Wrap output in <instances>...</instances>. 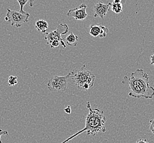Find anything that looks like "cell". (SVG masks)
Segmentation results:
<instances>
[{"instance_id": "cell-1", "label": "cell", "mask_w": 154, "mask_h": 143, "mask_svg": "<svg viewBox=\"0 0 154 143\" xmlns=\"http://www.w3.org/2000/svg\"><path fill=\"white\" fill-rule=\"evenodd\" d=\"M149 75L142 69H138L131 73V77L125 76L123 84H128V95L135 98L151 99L154 96V88L149 84Z\"/></svg>"}, {"instance_id": "cell-2", "label": "cell", "mask_w": 154, "mask_h": 143, "mask_svg": "<svg viewBox=\"0 0 154 143\" xmlns=\"http://www.w3.org/2000/svg\"><path fill=\"white\" fill-rule=\"evenodd\" d=\"M87 107L89 110V113L87 116L85 127L71 137L68 138L62 143H67L85 131H86L87 135L91 134L93 136L96 135L100 132L103 133H105L106 132V129L105 125L106 122V118L104 115V111L99 109H92L91 103L89 101L87 102Z\"/></svg>"}, {"instance_id": "cell-3", "label": "cell", "mask_w": 154, "mask_h": 143, "mask_svg": "<svg viewBox=\"0 0 154 143\" xmlns=\"http://www.w3.org/2000/svg\"><path fill=\"white\" fill-rule=\"evenodd\" d=\"M67 76L72 80L79 90L85 91L92 87L96 78L95 75L88 71L85 65L77 71L69 73Z\"/></svg>"}, {"instance_id": "cell-4", "label": "cell", "mask_w": 154, "mask_h": 143, "mask_svg": "<svg viewBox=\"0 0 154 143\" xmlns=\"http://www.w3.org/2000/svg\"><path fill=\"white\" fill-rule=\"evenodd\" d=\"M69 32V27L66 24H60L58 26L57 29L54 31H51L49 33H47L45 36V40L46 41L47 44H51L53 40H58L60 41V44L64 48H66V45L64 42V39L62 38L61 35L67 34Z\"/></svg>"}, {"instance_id": "cell-5", "label": "cell", "mask_w": 154, "mask_h": 143, "mask_svg": "<svg viewBox=\"0 0 154 143\" xmlns=\"http://www.w3.org/2000/svg\"><path fill=\"white\" fill-rule=\"evenodd\" d=\"M7 13L5 20L8 22H11V25H15L17 28H20L23 24L26 23L30 16L29 13L26 14H23L19 12H17L9 8L7 9Z\"/></svg>"}, {"instance_id": "cell-6", "label": "cell", "mask_w": 154, "mask_h": 143, "mask_svg": "<svg viewBox=\"0 0 154 143\" xmlns=\"http://www.w3.org/2000/svg\"><path fill=\"white\" fill-rule=\"evenodd\" d=\"M68 76L59 77L54 75L48 81L47 87L51 91H64L67 89Z\"/></svg>"}, {"instance_id": "cell-7", "label": "cell", "mask_w": 154, "mask_h": 143, "mask_svg": "<svg viewBox=\"0 0 154 143\" xmlns=\"http://www.w3.org/2000/svg\"><path fill=\"white\" fill-rule=\"evenodd\" d=\"M87 7V5L82 4L77 8L70 9L67 13V16L69 17H73L76 20H84L88 16L86 12Z\"/></svg>"}, {"instance_id": "cell-8", "label": "cell", "mask_w": 154, "mask_h": 143, "mask_svg": "<svg viewBox=\"0 0 154 143\" xmlns=\"http://www.w3.org/2000/svg\"><path fill=\"white\" fill-rule=\"evenodd\" d=\"M110 9V3L104 4L101 1L98 2L93 7V11L94 12V17H100L104 18L105 15Z\"/></svg>"}, {"instance_id": "cell-9", "label": "cell", "mask_w": 154, "mask_h": 143, "mask_svg": "<svg viewBox=\"0 0 154 143\" xmlns=\"http://www.w3.org/2000/svg\"><path fill=\"white\" fill-rule=\"evenodd\" d=\"M35 27L38 32L41 33H45L46 32L48 28V24L45 20H38L35 23Z\"/></svg>"}, {"instance_id": "cell-10", "label": "cell", "mask_w": 154, "mask_h": 143, "mask_svg": "<svg viewBox=\"0 0 154 143\" xmlns=\"http://www.w3.org/2000/svg\"><path fill=\"white\" fill-rule=\"evenodd\" d=\"M122 9L123 6L121 0H115L112 3H110V11H112L115 13H120L121 12H122Z\"/></svg>"}, {"instance_id": "cell-11", "label": "cell", "mask_w": 154, "mask_h": 143, "mask_svg": "<svg viewBox=\"0 0 154 143\" xmlns=\"http://www.w3.org/2000/svg\"><path fill=\"white\" fill-rule=\"evenodd\" d=\"M65 41L69 46L72 47L76 46L79 41V37L77 35L74 34L72 32H71L70 35H69L66 37Z\"/></svg>"}, {"instance_id": "cell-12", "label": "cell", "mask_w": 154, "mask_h": 143, "mask_svg": "<svg viewBox=\"0 0 154 143\" xmlns=\"http://www.w3.org/2000/svg\"><path fill=\"white\" fill-rule=\"evenodd\" d=\"M100 32V25H92L89 28V34L93 37H98Z\"/></svg>"}, {"instance_id": "cell-13", "label": "cell", "mask_w": 154, "mask_h": 143, "mask_svg": "<svg viewBox=\"0 0 154 143\" xmlns=\"http://www.w3.org/2000/svg\"><path fill=\"white\" fill-rule=\"evenodd\" d=\"M100 32L99 37L100 38H105L107 36L109 32V29L104 25H100Z\"/></svg>"}, {"instance_id": "cell-14", "label": "cell", "mask_w": 154, "mask_h": 143, "mask_svg": "<svg viewBox=\"0 0 154 143\" xmlns=\"http://www.w3.org/2000/svg\"><path fill=\"white\" fill-rule=\"evenodd\" d=\"M30 1L28 0H22V1H19V0H17V2L19 3V5L20 6V9L19 11V12L21 14H28V13L25 12L23 10V8L25 5L28 3V2H29Z\"/></svg>"}, {"instance_id": "cell-15", "label": "cell", "mask_w": 154, "mask_h": 143, "mask_svg": "<svg viewBox=\"0 0 154 143\" xmlns=\"http://www.w3.org/2000/svg\"><path fill=\"white\" fill-rule=\"evenodd\" d=\"M18 84V78L17 77H14L13 75H10L8 81V85L11 87L14 86L16 84Z\"/></svg>"}, {"instance_id": "cell-16", "label": "cell", "mask_w": 154, "mask_h": 143, "mask_svg": "<svg viewBox=\"0 0 154 143\" xmlns=\"http://www.w3.org/2000/svg\"><path fill=\"white\" fill-rule=\"evenodd\" d=\"M60 43L59 41L55 40L52 41L51 43V44H49V45H50L51 48H55V47H58L60 45Z\"/></svg>"}, {"instance_id": "cell-17", "label": "cell", "mask_w": 154, "mask_h": 143, "mask_svg": "<svg viewBox=\"0 0 154 143\" xmlns=\"http://www.w3.org/2000/svg\"><path fill=\"white\" fill-rule=\"evenodd\" d=\"M9 134L8 132L7 131H2V129H0V143H2V141H1V136L2 135H7Z\"/></svg>"}, {"instance_id": "cell-18", "label": "cell", "mask_w": 154, "mask_h": 143, "mask_svg": "<svg viewBox=\"0 0 154 143\" xmlns=\"http://www.w3.org/2000/svg\"><path fill=\"white\" fill-rule=\"evenodd\" d=\"M150 130L154 134V119H152L150 121Z\"/></svg>"}, {"instance_id": "cell-19", "label": "cell", "mask_w": 154, "mask_h": 143, "mask_svg": "<svg viewBox=\"0 0 154 143\" xmlns=\"http://www.w3.org/2000/svg\"><path fill=\"white\" fill-rule=\"evenodd\" d=\"M64 111H65V113H67V114H69V115L71 114V109L70 106H68L67 107L65 108V109H64Z\"/></svg>"}, {"instance_id": "cell-20", "label": "cell", "mask_w": 154, "mask_h": 143, "mask_svg": "<svg viewBox=\"0 0 154 143\" xmlns=\"http://www.w3.org/2000/svg\"><path fill=\"white\" fill-rule=\"evenodd\" d=\"M136 143H149L145 139H139V140H137V141Z\"/></svg>"}, {"instance_id": "cell-21", "label": "cell", "mask_w": 154, "mask_h": 143, "mask_svg": "<svg viewBox=\"0 0 154 143\" xmlns=\"http://www.w3.org/2000/svg\"><path fill=\"white\" fill-rule=\"evenodd\" d=\"M150 61H151L150 64L151 65H154V54L150 56Z\"/></svg>"}, {"instance_id": "cell-22", "label": "cell", "mask_w": 154, "mask_h": 143, "mask_svg": "<svg viewBox=\"0 0 154 143\" xmlns=\"http://www.w3.org/2000/svg\"><path fill=\"white\" fill-rule=\"evenodd\" d=\"M29 2H30V6L31 7L32 6H33V3H34V1H29Z\"/></svg>"}]
</instances>
